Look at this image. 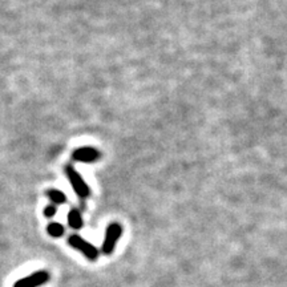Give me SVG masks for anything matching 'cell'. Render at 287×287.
Masks as SVG:
<instances>
[{
  "label": "cell",
  "instance_id": "obj_1",
  "mask_svg": "<svg viewBox=\"0 0 287 287\" xmlns=\"http://www.w3.org/2000/svg\"><path fill=\"white\" fill-rule=\"evenodd\" d=\"M64 170H65L68 181L71 184L73 192L76 193V196L79 197L80 200H87L88 197L91 196V188H89L87 182L84 181L81 174H80L73 166L69 165V164L65 165Z\"/></svg>",
  "mask_w": 287,
  "mask_h": 287
},
{
  "label": "cell",
  "instance_id": "obj_2",
  "mask_svg": "<svg viewBox=\"0 0 287 287\" xmlns=\"http://www.w3.org/2000/svg\"><path fill=\"white\" fill-rule=\"evenodd\" d=\"M68 245H69L71 248L76 249L77 252L81 253L87 260L92 261V262H95V261L98 260L97 248L93 246L91 242L84 240L83 237H80L79 234H71L69 238H68Z\"/></svg>",
  "mask_w": 287,
  "mask_h": 287
},
{
  "label": "cell",
  "instance_id": "obj_3",
  "mask_svg": "<svg viewBox=\"0 0 287 287\" xmlns=\"http://www.w3.org/2000/svg\"><path fill=\"white\" fill-rule=\"evenodd\" d=\"M122 236V226L117 222H112L108 225V228L105 229V236H104V241H102L101 252L105 256H110L114 252L116 245L120 241Z\"/></svg>",
  "mask_w": 287,
  "mask_h": 287
},
{
  "label": "cell",
  "instance_id": "obj_4",
  "mask_svg": "<svg viewBox=\"0 0 287 287\" xmlns=\"http://www.w3.org/2000/svg\"><path fill=\"white\" fill-rule=\"evenodd\" d=\"M101 158V152L95 146H80L72 152V160L83 164H92Z\"/></svg>",
  "mask_w": 287,
  "mask_h": 287
},
{
  "label": "cell",
  "instance_id": "obj_5",
  "mask_svg": "<svg viewBox=\"0 0 287 287\" xmlns=\"http://www.w3.org/2000/svg\"><path fill=\"white\" fill-rule=\"evenodd\" d=\"M49 281V274L47 272H36L28 277L19 280L13 285V287H40Z\"/></svg>",
  "mask_w": 287,
  "mask_h": 287
},
{
  "label": "cell",
  "instance_id": "obj_6",
  "mask_svg": "<svg viewBox=\"0 0 287 287\" xmlns=\"http://www.w3.org/2000/svg\"><path fill=\"white\" fill-rule=\"evenodd\" d=\"M68 225L73 230H80L83 228V217H81L79 209H71L69 210V213H68Z\"/></svg>",
  "mask_w": 287,
  "mask_h": 287
},
{
  "label": "cell",
  "instance_id": "obj_7",
  "mask_svg": "<svg viewBox=\"0 0 287 287\" xmlns=\"http://www.w3.org/2000/svg\"><path fill=\"white\" fill-rule=\"evenodd\" d=\"M45 194L52 202V205H63L67 202V196L59 189H48Z\"/></svg>",
  "mask_w": 287,
  "mask_h": 287
},
{
  "label": "cell",
  "instance_id": "obj_8",
  "mask_svg": "<svg viewBox=\"0 0 287 287\" xmlns=\"http://www.w3.org/2000/svg\"><path fill=\"white\" fill-rule=\"evenodd\" d=\"M47 232L53 238H60L65 234V228L60 222H49L47 226Z\"/></svg>",
  "mask_w": 287,
  "mask_h": 287
},
{
  "label": "cell",
  "instance_id": "obj_9",
  "mask_svg": "<svg viewBox=\"0 0 287 287\" xmlns=\"http://www.w3.org/2000/svg\"><path fill=\"white\" fill-rule=\"evenodd\" d=\"M56 213H57L56 205H48V206L44 208V216L47 217V218H53L56 216Z\"/></svg>",
  "mask_w": 287,
  "mask_h": 287
}]
</instances>
